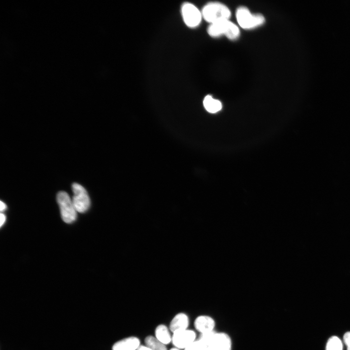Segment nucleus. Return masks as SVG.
<instances>
[{
	"label": "nucleus",
	"mask_w": 350,
	"mask_h": 350,
	"mask_svg": "<svg viewBox=\"0 0 350 350\" xmlns=\"http://www.w3.org/2000/svg\"><path fill=\"white\" fill-rule=\"evenodd\" d=\"M195 338L194 331L186 329L173 333L172 342L175 348L184 350L195 340Z\"/></svg>",
	"instance_id": "nucleus-7"
},
{
	"label": "nucleus",
	"mask_w": 350,
	"mask_h": 350,
	"mask_svg": "<svg viewBox=\"0 0 350 350\" xmlns=\"http://www.w3.org/2000/svg\"><path fill=\"white\" fill-rule=\"evenodd\" d=\"M208 345L202 340L198 339L195 340L188 346L184 350H208Z\"/></svg>",
	"instance_id": "nucleus-16"
},
{
	"label": "nucleus",
	"mask_w": 350,
	"mask_h": 350,
	"mask_svg": "<svg viewBox=\"0 0 350 350\" xmlns=\"http://www.w3.org/2000/svg\"><path fill=\"white\" fill-rule=\"evenodd\" d=\"M203 105L206 110L211 113L218 112L222 107L221 102L210 95H207L204 99Z\"/></svg>",
	"instance_id": "nucleus-13"
},
{
	"label": "nucleus",
	"mask_w": 350,
	"mask_h": 350,
	"mask_svg": "<svg viewBox=\"0 0 350 350\" xmlns=\"http://www.w3.org/2000/svg\"><path fill=\"white\" fill-rule=\"evenodd\" d=\"M189 318L187 315L183 313L176 315L172 320L170 325V330L173 333L187 329L189 326Z\"/></svg>",
	"instance_id": "nucleus-11"
},
{
	"label": "nucleus",
	"mask_w": 350,
	"mask_h": 350,
	"mask_svg": "<svg viewBox=\"0 0 350 350\" xmlns=\"http://www.w3.org/2000/svg\"><path fill=\"white\" fill-rule=\"evenodd\" d=\"M231 341L229 336L223 332L215 333L208 350H231Z\"/></svg>",
	"instance_id": "nucleus-8"
},
{
	"label": "nucleus",
	"mask_w": 350,
	"mask_h": 350,
	"mask_svg": "<svg viewBox=\"0 0 350 350\" xmlns=\"http://www.w3.org/2000/svg\"><path fill=\"white\" fill-rule=\"evenodd\" d=\"M145 346L151 350H167L166 345L156 337L149 335L145 338Z\"/></svg>",
	"instance_id": "nucleus-14"
},
{
	"label": "nucleus",
	"mask_w": 350,
	"mask_h": 350,
	"mask_svg": "<svg viewBox=\"0 0 350 350\" xmlns=\"http://www.w3.org/2000/svg\"><path fill=\"white\" fill-rule=\"evenodd\" d=\"M140 346L139 338L131 336L116 342L112 347V350H137Z\"/></svg>",
	"instance_id": "nucleus-10"
},
{
	"label": "nucleus",
	"mask_w": 350,
	"mask_h": 350,
	"mask_svg": "<svg viewBox=\"0 0 350 350\" xmlns=\"http://www.w3.org/2000/svg\"><path fill=\"white\" fill-rule=\"evenodd\" d=\"M343 340L345 344L347 346V350H350V332L345 333Z\"/></svg>",
	"instance_id": "nucleus-17"
},
{
	"label": "nucleus",
	"mask_w": 350,
	"mask_h": 350,
	"mask_svg": "<svg viewBox=\"0 0 350 350\" xmlns=\"http://www.w3.org/2000/svg\"><path fill=\"white\" fill-rule=\"evenodd\" d=\"M194 325L196 330L203 334L213 332L215 323L210 317L201 315L195 319Z\"/></svg>",
	"instance_id": "nucleus-9"
},
{
	"label": "nucleus",
	"mask_w": 350,
	"mask_h": 350,
	"mask_svg": "<svg viewBox=\"0 0 350 350\" xmlns=\"http://www.w3.org/2000/svg\"><path fill=\"white\" fill-rule=\"evenodd\" d=\"M207 32L211 37H218L225 35L232 40L237 39L240 35L239 28L229 20L210 24Z\"/></svg>",
	"instance_id": "nucleus-2"
},
{
	"label": "nucleus",
	"mask_w": 350,
	"mask_h": 350,
	"mask_svg": "<svg viewBox=\"0 0 350 350\" xmlns=\"http://www.w3.org/2000/svg\"><path fill=\"white\" fill-rule=\"evenodd\" d=\"M56 199L63 220L68 224L75 221L77 218V211L69 194L65 192L60 191L57 194Z\"/></svg>",
	"instance_id": "nucleus-4"
},
{
	"label": "nucleus",
	"mask_w": 350,
	"mask_h": 350,
	"mask_svg": "<svg viewBox=\"0 0 350 350\" xmlns=\"http://www.w3.org/2000/svg\"><path fill=\"white\" fill-rule=\"evenodd\" d=\"M236 17L240 26L250 30L262 25L265 22L264 17L260 14H252L245 6H240L236 10Z\"/></svg>",
	"instance_id": "nucleus-3"
},
{
	"label": "nucleus",
	"mask_w": 350,
	"mask_h": 350,
	"mask_svg": "<svg viewBox=\"0 0 350 350\" xmlns=\"http://www.w3.org/2000/svg\"><path fill=\"white\" fill-rule=\"evenodd\" d=\"M202 18L210 24L229 20L231 12L228 8L219 2H210L206 4L201 12Z\"/></svg>",
	"instance_id": "nucleus-1"
},
{
	"label": "nucleus",
	"mask_w": 350,
	"mask_h": 350,
	"mask_svg": "<svg viewBox=\"0 0 350 350\" xmlns=\"http://www.w3.org/2000/svg\"><path fill=\"white\" fill-rule=\"evenodd\" d=\"M73 196L72 201L77 212L84 213L90 204L89 197L86 190L81 185L74 183L72 185Z\"/></svg>",
	"instance_id": "nucleus-5"
},
{
	"label": "nucleus",
	"mask_w": 350,
	"mask_h": 350,
	"mask_svg": "<svg viewBox=\"0 0 350 350\" xmlns=\"http://www.w3.org/2000/svg\"><path fill=\"white\" fill-rule=\"evenodd\" d=\"M6 209V204L3 203L2 201L0 202V211L2 212L4 211Z\"/></svg>",
	"instance_id": "nucleus-19"
},
{
	"label": "nucleus",
	"mask_w": 350,
	"mask_h": 350,
	"mask_svg": "<svg viewBox=\"0 0 350 350\" xmlns=\"http://www.w3.org/2000/svg\"><path fill=\"white\" fill-rule=\"evenodd\" d=\"M155 337L165 345L172 342V336L171 335L168 328L163 324L159 325L156 328Z\"/></svg>",
	"instance_id": "nucleus-12"
},
{
	"label": "nucleus",
	"mask_w": 350,
	"mask_h": 350,
	"mask_svg": "<svg viewBox=\"0 0 350 350\" xmlns=\"http://www.w3.org/2000/svg\"><path fill=\"white\" fill-rule=\"evenodd\" d=\"M137 350H151L149 348L146 347L145 345H140Z\"/></svg>",
	"instance_id": "nucleus-20"
},
{
	"label": "nucleus",
	"mask_w": 350,
	"mask_h": 350,
	"mask_svg": "<svg viewBox=\"0 0 350 350\" xmlns=\"http://www.w3.org/2000/svg\"><path fill=\"white\" fill-rule=\"evenodd\" d=\"M182 17L185 24L190 27H195L200 23L202 15L201 12L194 5L185 3L181 7Z\"/></svg>",
	"instance_id": "nucleus-6"
},
{
	"label": "nucleus",
	"mask_w": 350,
	"mask_h": 350,
	"mask_svg": "<svg viewBox=\"0 0 350 350\" xmlns=\"http://www.w3.org/2000/svg\"><path fill=\"white\" fill-rule=\"evenodd\" d=\"M343 346L341 340L337 336H333L328 340L326 350H342Z\"/></svg>",
	"instance_id": "nucleus-15"
},
{
	"label": "nucleus",
	"mask_w": 350,
	"mask_h": 350,
	"mask_svg": "<svg viewBox=\"0 0 350 350\" xmlns=\"http://www.w3.org/2000/svg\"><path fill=\"white\" fill-rule=\"evenodd\" d=\"M170 350H180V349H177V348H172V349H170Z\"/></svg>",
	"instance_id": "nucleus-21"
},
{
	"label": "nucleus",
	"mask_w": 350,
	"mask_h": 350,
	"mask_svg": "<svg viewBox=\"0 0 350 350\" xmlns=\"http://www.w3.org/2000/svg\"><path fill=\"white\" fill-rule=\"evenodd\" d=\"M0 227H1L5 222L6 217L4 214L1 213L0 215Z\"/></svg>",
	"instance_id": "nucleus-18"
}]
</instances>
